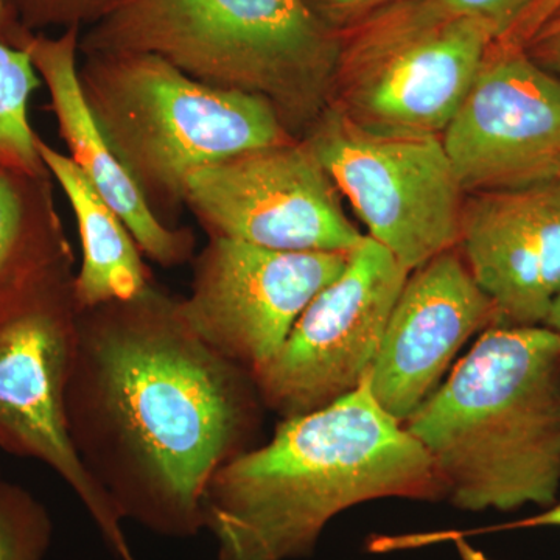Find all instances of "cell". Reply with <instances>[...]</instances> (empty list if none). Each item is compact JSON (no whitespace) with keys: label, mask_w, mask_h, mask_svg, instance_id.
Segmentation results:
<instances>
[{"label":"cell","mask_w":560,"mask_h":560,"mask_svg":"<svg viewBox=\"0 0 560 560\" xmlns=\"http://www.w3.org/2000/svg\"><path fill=\"white\" fill-rule=\"evenodd\" d=\"M259 401L249 372L202 342L179 301L153 287L80 311L66 422L121 521L168 539L205 530L206 490L249 451Z\"/></svg>","instance_id":"obj_1"},{"label":"cell","mask_w":560,"mask_h":560,"mask_svg":"<svg viewBox=\"0 0 560 560\" xmlns=\"http://www.w3.org/2000/svg\"><path fill=\"white\" fill-rule=\"evenodd\" d=\"M429 453L375 400L370 374L341 399L283 419L210 480L205 530L219 560H294L341 512L382 499L440 500Z\"/></svg>","instance_id":"obj_2"},{"label":"cell","mask_w":560,"mask_h":560,"mask_svg":"<svg viewBox=\"0 0 560 560\" xmlns=\"http://www.w3.org/2000/svg\"><path fill=\"white\" fill-rule=\"evenodd\" d=\"M463 511L550 508L560 486V335L490 326L404 422Z\"/></svg>","instance_id":"obj_3"},{"label":"cell","mask_w":560,"mask_h":560,"mask_svg":"<svg viewBox=\"0 0 560 560\" xmlns=\"http://www.w3.org/2000/svg\"><path fill=\"white\" fill-rule=\"evenodd\" d=\"M340 44L304 0H121L80 50L156 55L201 83L259 95L282 120H304L329 97Z\"/></svg>","instance_id":"obj_4"},{"label":"cell","mask_w":560,"mask_h":560,"mask_svg":"<svg viewBox=\"0 0 560 560\" xmlns=\"http://www.w3.org/2000/svg\"><path fill=\"white\" fill-rule=\"evenodd\" d=\"M80 79L98 127L147 200H184L201 168L291 140L270 102L201 83L156 55L91 54Z\"/></svg>","instance_id":"obj_5"},{"label":"cell","mask_w":560,"mask_h":560,"mask_svg":"<svg viewBox=\"0 0 560 560\" xmlns=\"http://www.w3.org/2000/svg\"><path fill=\"white\" fill-rule=\"evenodd\" d=\"M70 253L0 291V451L39 460L75 493L110 555L139 560L113 501L70 442L66 389L79 341L80 308Z\"/></svg>","instance_id":"obj_6"},{"label":"cell","mask_w":560,"mask_h":560,"mask_svg":"<svg viewBox=\"0 0 560 560\" xmlns=\"http://www.w3.org/2000/svg\"><path fill=\"white\" fill-rule=\"evenodd\" d=\"M337 108L377 130L442 135L497 38L429 0L394 3L340 33Z\"/></svg>","instance_id":"obj_7"},{"label":"cell","mask_w":560,"mask_h":560,"mask_svg":"<svg viewBox=\"0 0 560 560\" xmlns=\"http://www.w3.org/2000/svg\"><path fill=\"white\" fill-rule=\"evenodd\" d=\"M305 143L405 270L458 248L466 194L440 135L364 127L334 105Z\"/></svg>","instance_id":"obj_8"},{"label":"cell","mask_w":560,"mask_h":560,"mask_svg":"<svg viewBox=\"0 0 560 560\" xmlns=\"http://www.w3.org/2000/svg\"><path fill=\"white\" fill-rule=\"evenodd\" d=\"M408 276L385 246L364 235L345 270L316 294L279 352L250 375L261 404L289 419L359 388Z\"/></svg>","instance_id":"obj_9"},{"label":"cell","mask_w":560,"mask_h":560,"mask_svg":"<svg viewBox=\"0 0 560 560\" xmlns=\"http://www.w3.org/2000/svg\"><path fill=\"white\" fill-rule=\"evenodd\" d=\"M184 201L213 237L289 253H350L364 235L307 143L246 151L187 180Z\"/></svg>","instance_id":"obj_10"},{"label":"cell","mask_w":560,"mask_h":560,"mask_svg":"<svg viewBox=\"0 0 560 560\" xmlns=\"http://www.w3.org/2000/svg\"><path fill=\"white\" fill-rule=\"evenodd\" d=\"M350 253H289L212 237L189 298L179 301L180 315L210 349L253 375L279 352L316 294L341 275Z\"/></svg>","instance_id":"obj_11"},{"label":"cell","mask_w":560,"mask_h":560,"mask_svg":"<svg viewBox=\"0 0 560 560\" xmlns=\"http://www.w3.org/2000/svg\"><path fill=\"white\" fill-rule=\"evenodd\" d=\"M441 138L466 195L558 178L560 77L495 40Z\"/></svg>","instance_id":"obj_12"},{"label":"cell","mask_w":560,"mask_h":560,"mask_svg":"<svg viewBox=\"0 0 560 560\" xmlns=\"http://www.w3.org/2000/svg\"><path fill=\"white\" fill-rule=\"evenodd\" d=\"M499 324L495 307L455 249L411 271L370 371L375 400L404 423L440 385L475 331Z\"/></svg>","instance_id":"obj_13"},{"label":"cell","mask_w":560,"mask_h":560,"mask_svg":"<svg viewBox=\"0 0 560 560\" xmlns=\"http://www.w3.org/2000/svg\"><path fill=\"white\" fill-rule=\"evenodd\" d=\"M458 246L499 324L544 326L560 293V179L469 194Z\"/></svg>","instance_id":"obj_14"},{"label":"cell","mask_w":560,"mask_h":560,"mask_svg":"<svg viewBox=\"0 0 560 560\" xmlns=\"http://www.w3.org/2000/svg\"><path fill=\"white\" fill-rule=\"evenodd\" d=\"M80 39L77 25L66 28L57 38L22 28L11 46L27 51L40 80L46 83L50 109L57 117L70 160L86 175L110 209L116 210L140 250L162 267H178L190 259L191 234L171 230L158 219L145 194L103 135L81 84L77 61Z\"/></svg>","instance_id":"obj_15"},{"label":"cell","mask_w":560,"mask_h":560,"mask_svg":"<svg viewBox=\"0 0 560 560\" xmlns=\"http://www.w3.org/2000/svg\"><path fill=\"white\" fill-rule=\"evenodd\" d=\"M47 171L58 180L75 215L81 243L73 293L80 311L138 296L150 285L138 243L68 154L39 139Z\"/></svg>","instance_id":"obj_16"},{"label":"cell","mask_w":560,"mask_h":560,"mask_svg":"<svg viewBox=\"0 0 560 560\" xmlns=\"http://www.w3.org/2000/svg\"><path fill=\"white\" fill-rule=\"evenodd\" d=\"M47 179L0 167V291L69 253Z\"/></svg>","instance_id":"obj_17"},{"label":"cell","mask_w":560,"mask_h":560,"mask_svg":"<svg viewBox=\"0 0 560 560\" xmlns=\"http://www.w3.org/2000/svg\"><path fill=\"white\" fill-rule=\"evenodd\" d=\"M43 84L27 51L0 40V167L49 178L39 138L28 120V101Z\"/></svg>","instance_id":"obj_18"},{"label":"cell","mask_w":560,"mask_h":560,"mask_svg":"<svg viewBox=\"0 0 560 560\" xmlns=\"http://www.w3.org/2000/svg\"><path fill=\"white\" fill-rule=\"evenodd\" d=\"M51 521L44 504L21 486L0 485V560H44Z\"/></svg>","instance_id":"obj_19"},{"label":"cell","mask_w":560,"mask_h":560,"mask_svg":"<svg viewBox=\"0 0 560 560\" xmlns=\"http://www.w3.org/2000/svg\"><path fill=\"white\" fill-rule=\"evenodd\" d=\"M121 0H7L14 20L27 31L62 25L81 27L97 22L116 9Z\"/></svg>","instance_id":"obj_20"},{"label":"cell","mask_w":560,"mask_h":560,"mask_svg":"<svg viewBox=\"0 0 560 560\" xmlns=\"http://www.w3.org/2000/svg\"><path fill=\"white\" fill-rule=\"evenodd\" d=\"M452 16L470 18L488 25L497 40L504 38L536 0H429Z\"/></svg>","instance_id":"obj_21"},{"label":"cell","mask_w":560,"mask_h":560,"mask_svg":"<svg viewBox=\"0 0 560 560\" xmlns=\"http://www.w3.org/2000/svg\"><path fill=\"white\" fill-rule=\"evenodd\" d=\"M331 31L341 33L394 3L405 0H304Z\"/></svg>","instance_id":"obj_22"},{"label":"cell","mask_w":560,"mask_h":560,"mask_svg":"<svg viewBox=\"0 0 560 560\" xmlns=\"http://www.w3.org/2000/svg\"><path fill=\"white\" fill-rule=\"evenodd\" d=\"M560 13V0H536L500 43L526 47L537 33Z\"/></svg>","instance_id":"obj_23"},{"label":"cell","mask_w":560,"mask_h":560,"mask_svg":"<svg viewBox=\"0 0 560 560\" xmlns=\"http://www.w3.org/2000/svg\"><path fill=\"white\" fill-rule=\"evenodd\" d=\"M534 60L560 77V28H545L525 47Z\"/></svg>","instance_id":"obj_24"},{"label":"cell","mask_w":560,"mask_h":560,"mask_svg":"<svg viewBox=\"0 0 560 560\" xmlns=\"http://www.w3.org/2000/svg\"><path fill=\"white\" fill-rule=\"evenodd\" d=\"M540 526H559L560 528V503H555L552 506L547 508V511L541 512V514L523 518V521L508 523V525L492 526V528L470 530V533L467 534L492 533V530L517 528H540Z\"/></svg>","instance_id":"obj_25"},{"label":"cell","mask_w":560,"mask_h":560,"mask_svg":"<svg viewBox=\"0 0 560 560\" xmlns=\"http://www.w3.org/2000/svg\"><path fill=\"white\" fill-rule=\"evenodd\" d=\"M22 28L24 27L11 14L7 0H0V40L11 46V43H13V39L16 38L18 33Z\"/></svg>","instance_id":"obj_26"},{"label":"cell","mask_w":560,"mask_h":560,"mask_svg":"<svg viewBox=\"0 0 560 560\" xmlns=\"http://www.w3.org/2000/svg\"><path fill=\"white\" fill-rule=\"evenodd\" d=\"M544 326L560 335V293L558 294V298H556L555 302H552L551 311L548 313L547 320H545Z\"/></svg>","instance_id":"obj_27"},{"label":"cell","mask_w":560,"mask_h":560,"mask_svg":"<svg viewBox=\"0 0 560 560\" xmlns=\"http://www.w3.org/2000/svg\"><path fill=\"white\" fill-rule=\"evenodd\" d=\"M545 28H560V13L558 14V16L555 18V20H551L550 22H548V24L545 25V27L541 28V31H545Z\"/></svg>","instance_id":"obj_28"},{"label":"cell","mask_w":560,"mask_h":560,"mask_svg":"<svg viewBox=\"0 0 560 560\" xmlns=\"http://www.w3.org/2000/svg\"><path fill=\"white\" fill-rule=\"evenodd\" d=\"M558 179H560V168H559V173H558Z\"/></svg>","instance_id":"obj_29"},{"label":"cell","mask_w":560,"mask_h":560,"mask_svg":"<svg viewBox=\"0 0 560 560\" xmlns=\"http://www.w3.org/2000/svg\"><path fill=\"white\" fill-rule=\"evenodd\" d=\"M2 481H3V480H2V477H0V485H2Z\"/></svg>","instance_id":"obj_30"}]
</instances>
